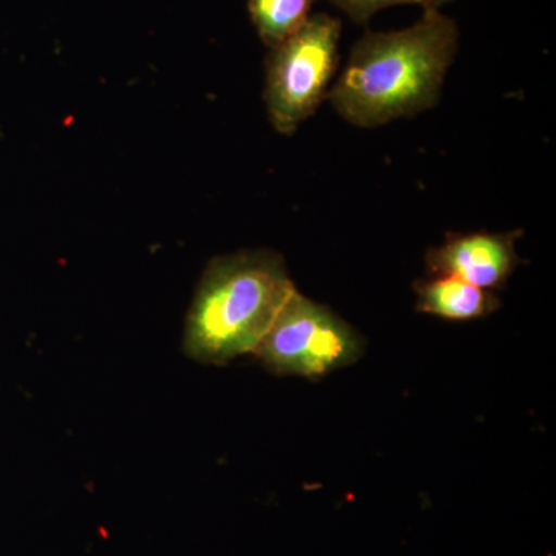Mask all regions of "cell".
Wrapping results in <instances>:
<instances>
[{"mask_svg": "<svg viewBox=\"0 0 556 556\" xmlns=\"http://www.w3.org/2000/svg\"><path fill=\"white\" fill-rule=\"evenodd\" d=\"M459 46V28L439 10L412 27L368 31L354 43L328 97L353 126L372 129L433 109Z\"/></svg>", "mask_w": 556, "mask_h": 556, "instance_id": "1", "label": "cell"}, {"mask_svg": "<svg viewBox=\"0 0 556 556\" xmlns=\"http://www.w3.org/2000/svg\"><path fill=\"white\" fill-rule=\"evenodd\" d=\"M295 291L283 257L269 249L212 258L186 318V356L226 365L254 354Z\"/></svg>", "mask_w": 556, "mask_h": 556, "instance_id": "2", "label": "cell"}, {"mask_svg": "<svg viewBox=\"0 0 556 556\" xmlns=\"http://www.w3.org/2000/svg\"><path fill=\"white\" fill-rule=\"evenodd\" d=\"M342 22L329 14H311L291 38L269 49L265 102L274 129L294 135L328 97L339 65Z\"/></svg>", "mask_w": 556, "mask_h": 556, "instance_id": "3", "label": "cell"}, {"mask_svg": "<svg viewBox=\"0 0 556 556\" xmlns=\"http://www.w3.org/2000/svg\"><path fill=\"white\" fill-rule=\"evenodd\" d=\"M364 346V339L343 318L295 291L254 356L274 375L317 380L354 364Z\"/></svg>", "mask_w": 556, "mask_h": 556, "instance_id": "4", "label": "cell"}, {"mask_svg": "<svg viewBox=\"0 0 556 556\" xmlns=\"http://www.w3.org/2000/svg\"><path fill=\"white\" fill-rule=\"evenodd\" d=\"M521 236L522 230L503 233L448 232L441 248H431L427 252V268L431 276L463 278L486 291L504 288L522 263L515 251V243Z\"/></svg>", "mask_w": 556, "mask_h": 556, "instance_id": "5", "label": "cell"}, {"mask_svg": "<svg viewBox=\"0 0 556 556\" xmlns=\"http://www.w3.org/2000/svg\"><path fill=\"white\" fill-rule=\"evenodd\" d=\"M413 289L417 295V313L444 320H475L490 316L501 306V300L493 292L453 276L420 278Z\"/></svg>", "mask_w": 556, "mask_h": 556, "instance_id": "6", "label": "cell"}, {"mask_svg": "<svg viewBox=\"0 0 556 556\" xmlns=\"http://www.w3.org/2000/svg\"><path fill=\"white\" fill-rule=\"evenodd\" d=\"M314 2L316 0H249V16L263 43L274 49L305 25Z\"/></svg>", "mask_w": 556, "mask_h": 556, "instance_id": "7", "label": "cell"}, {"mask_svg": "<svg viewBox=\"0 0 556 556\" xmlns=\"http://www.w3.org/2000/svg\"><path fill=\"white\" fill-rule=\"evenodd\" d=\"M338 9L357 24H367L378 11L396 5H420L424 10H439L452 0H331Z\"/></svg>", "mask_w": 556, "mask_h": 556, "instance_id": "8", "label": "cell"}]
</instances>
